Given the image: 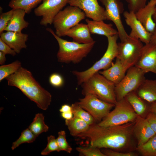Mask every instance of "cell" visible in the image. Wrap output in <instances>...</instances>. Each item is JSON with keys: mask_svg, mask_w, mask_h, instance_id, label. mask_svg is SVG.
Here are the masks:
<instances>
[{"mask_svg": "<svg viewBox=\"0 0 156 156\" xmlns=\"http://www.w3.org/2000/svg\"><path fill=\"white\" fill-rule=\"evenodd\" d=\"M0 51L6 54H10L12 56L15 55L16 53L13 49L3 42L1 38H0Z\"/></svg>", "mask_w": 156, "mask_h": 156, "instance_id": "39", "label": "cell"}, {"mask_svg": "<svg viewBox=\"0 0 156 156\" xmlns=\"http://www.w3.org/2000/svg\"><path fill=\"white\" fill-rule=\"evenodd\" d=\"M148 110L149 111L156 114V101L151 103L149 102Z\"/></svg>", "mask_w": 156, "mask_h": 156, "instance_id": "43", "label": "cell"}, {"mask_svg": "<svg viewBox=\"0 0 156 156\" xmlns=\"http://www.w3.org/2000/svg\"><path fill=\"white\" fill-rule=\"evenodd\" d=\"M14 9L2 13L0 16V34L5 31L12 17Z\"/></svg>", "mask_w": 156, "mask_h": 156, "instance_id": "36", "label": "cell"}, {"mask_svg": "<svg viewBox=\"0 0 156 156\" xmlns=\"http://www.w3.org/2000/svg\"><path fill=\"white\" fill-rule=\"evenodd\" d=\"M68 3L78 7L86 16L93 20H107L105 8L99 5L97 0H68Z\"/></svg>", "mask_w": 156, "mask_h": 156, "instance_id": "13", "label": "cell"}, {"mask_svg": "<svg viewBox=\"0 0 156 156\" xmlns=\"http://www.w3.org/2000/svg\"><path fill=\"white\" fill-rule=\"evenodd\" d=\"M146 73L134 66L129 68L122 80L116 84L115 92L116 100L120 101L129 93L135 91L146 79Z\"/></svg>", "mask_w": 156, "mask_h": 156, "instance_id": "8", "label": "cell"}, {"mask_svg": "<svg viewBox=\"0 0 156 156\" xmlns=\"http://www.w3.org/2000/svg\"><path fill=\"white\" fill-rule=\"evenodd\" d=\"M156 7V0H150L144 7L135 13L137 18L146 30L152 34L156 28L153 18Z\"/></svg>", "mask_w": 156, "mask_h": 156, "instance_id": "17", "label": "cell"}, {"mask_svg": "<svg viewBox=\"0 0 156 156\" xmlns=\"http://www.w3.org/2000/svg\"><path fill=\"white\" fill-rule=\"evenodd\" d=\"M128 3V8L129 12L135 13L146 4L148 0H125Z\"/></svg>", "mask_w": 156, "mask_h": 156, "instance_id": "35", "label": "cell"}, {"mask_svg": "<svg viewBox=\"0 0 156 156\" xmlns=\"http://www.w3.org/2000/svg\"><path fill=\"white\" fill-rule=\"evenodd\" d=\"M137 115L125 97L117 101L113 110L98 124L103 127L121 125L135 121Z\"/></svg>", "mask_w": 156, "mask_h": 156, "instance_id": "6", "label": "cell"}, {"mask_svg": "<svg viewBox=\"0 0 156 156\" xmlns=\"http://www.w3.org/2000/svg\"><path fill=\"white\" fill-rule=\"evenodd\" d=\"M42 0H11L8 6L12 9H21L29 14Z\"/></svg>", "mask_w": 156, "mask_h": 156, "instance_id": "27", "label": "cell"}, {"mask_svg": "<svg viewBox=\"0 0 156 156\" xmlns=\"http://www.w3.org/2000/svg\"><path fill=\"white\" fill-rule=\"evenodd\" d=\"M86 21L91 34L104 35L107 37L118 34L117 30L111 24H106L103 21H91L87 19Z\"/></svg>", "mask_w": 156, "mask_h": 156, "instance_id": "21", "label": "cell"}, {"mask_svg": "<svg viewBox=\"0 0 156 156\" xmlns=\"http://www.w3.org/2000/svg\"><path fill=\"white\" fill-rule=\"evenodd\" d=\"M49 81L51 86L56 88L62 86L64 83V80L62 76L56 73H53L50 75Z\"/></svg>", "mask_w": 156, "mask_h": 156, "instance_id": "37", "label": "cell"}, {"mask_svg": "<svg viewBox=\"0 0 156 156\" xmlns=\"http://www.w3.org/2000/svg\"><path fill=\"white\" fill-rule=\"evenodd\" d=\"M68 0H42V3L34 10L35 15L42 16L40 25L51 24L57 13L68 3Z\"/></svg>", "mask_w": 156, "mask_h": 156, "instance_id": "12", "label": "cell"}, {"mask_svg": "<svg viewBox=\"0 0 156 156\" xmlns=\"http://www.w3.org/2000/svg\"><path fill=\"white\" fill-rule=\"evenodd\" d=\"M143 45L139 39L129 36L118 43V54L116 57L128 69L136 64L140 57Z\"/></svg>", "mask_w": 156, "mask_h": 156, "instance_id": "9", "label": "cell"}, {"mask_svg": "<svg viewBox=\"0 0 156 156\" xmlns=\"http://www.w3.org/2000/svg\"><path fill=\"white\" fill-rule=\"evenodd\" d=\"M118 34L107 37L108 46L103 56L91 67L82 71L74 70L72 73L75 76L78 86L81 85L92 75L101 70H105L109 68L112 64L113 60L118 54L117 40Z\"/></svg>", "mask_w": 156, "mask_h": 156, "instance_id": "5", "label": "cell"}, {"mask_svg": "<svg viewBox=\"0 0 156 156\" xmlns=\"http://www.w3.org/2000/svg\"><path fill=\"white\" fill-rule=\"evenodd\" d=\"M133 133L137 140V147L145 144L156 134L146 118L138 115L133 127Z\"/></svg>", "mask_w": 156, "mask_h": 156, "instance_id": "16", "label": "cell"}, {"mask_svg": "<svg viewBox=\"0 0 156 156\" xmlns=\"http://www.w3.org/2000/svg\"><path fill=\"white\" fill-rule=\"evenodd\" d=\"M146 118L152 129L156 133V114L149 111Z\"/></svg>", "mask_w": 156, "mask_h": 156, "instance_id": "40", "label": "cell"}, {"mask_svg": "<svg viewBox=\"0 0 156 156\" xmlns=\"http://www.w3.org/2000/svg\"><path fill=\"white\" fill-rule=\"evenodd\" d=\"M87 24L79 23L71 28L65 36L71 38L73 41L80 44H88L94 41L92 38Z\"/></svg>", "mask_w": 156, "mask_h": 156, "instance_id": "19", "label": "cell"}, {"mask_svg": "<svg viewBox=\"0 0 156 156\" xmlns=\"http://www.w3.org/2000/svg\"><path fill=\"white\" fill-rule=\"evenodd\" d=\"M37 137L43 132L48 131L49 127L44 122V116L42 113L36 114L32 122L28 128Z\"/></svg>", "mask_w": 156, "mask_h": 156, "instance_id": "26", "label": "cell"}, {"mask_svg": "<svg viewBox=\"0 0 156 156\" xmlns=\"http://www.w3.org/2000/svg\"><path fill=\"white\" fill-rule=\"evenodd\" d=\"M13 9L12 17L5 31L21 32L23 29L27 27L29 25V23L24 19L26 13L22 9Z\"/></svg>", "mask_w": 156, "mask_h": 156, "instance_id": "23", "label": "cell"}, {"mask_svg": "<svg viewBox=\"0 0 156 156\" xmlns=\"http://www.w3.org/2000/svg\"><path fill=\"white\" fill-rule=\"evenodd\" d=\"M28 37L27 34L21 32L7 31L0 34V38L17 53H19L22 49L27 48L26 42Z\"/></svg>", "mask_w": 156, "mask_h": 156, "instance_id": "18", "label": "cell"}, {"mask_svg": "<svg viewBox=\"0 0 156 156\" xmlns=\"http://www.w3.org/2000/svg\"><path fill=\"white\" fill-rule=\"evenodd\" d=\"M47 140V144L46 147L41 152V155H48L53 151H58V148L56 139L54 136L50 135L48 136Z\"/></svg>", "mask_w": 156, "mask_h": 156, "instance_id": "34", "label": "cell"}, {"mask_svg": "<svg viewBox=\"0 0 156 156\" xmlns=\"http://www.w3.org/2000/svg\"><path fill=\"white\" fill-rule=\"evenodd\" d=\"M65 123L70 134L74 137H77L79 134L86 131L90 127V125L85 121L75 116L70 119L65 120Z\"/></svg>", "mask_w": 156, "mask_h": 156, "instance_id": "24", "label": "cell"}, {"mask_svg": "<svg viewBox=\"0 0 156 156\" xmlns=\"http://www.w3.org/2000/svg\"><path fill=\"white\" fill-rule=\"evenodd\" d=\"M137 149L142 156H156V134Z\"/></svg>", "mask_w": 156, "mask_h": 156, "instance_id": "29", "label": "cell"}, {"mask_svg": "<svg viewBox=\"0 0 156 156\" xmlns=\"http://www.w3.org/2000/svg\"><path fill=\"white\" fill-rule=\"evenodd\" d=\"M105 156H136L138 154L133 152L122 153L111 149L104 148L101 150Z\"/></svg>", "mask_w": 156, "mask_h": 156, "instance_id": "38", "label": "cell"}, {"mask_svg": "<svg viewBox=\"0 0 156 156\" xmlns=\"http://www.w3.org/2000/svg\"><path fill=\"white\" fill-rule=\"evenodd\" d=\"M125 22L131 29L129 36L139 39L145 44L150 42L152 34L148 31L137 18L135 13L125 11L123 13Z\"/></svg>", "mask_w": 156, "mask_h": 156, "instance_id": "14", "label": "cell"}, {"mask_svg": "<svg viewBox=\"0 0 156 156\" xmlns=\"http://www.w3.org/2000/svg\"><path fill=\"white\" fill-rule=\"evenodd\" d=\"M21 67V62L18 60L0 66V81L16 72Z\"/></svg>", "mask_w": 156, "mask_h": 156, "instance_id": "30", "label": "cell"}, {"mask_svg": "<svg viewBox=\"0 0 156 156\" xmlns=\"http://www.w3.org/2000/svg\"><path fill=\"white\" fill-rule=\"evenodd\" d=\"M5 79L8 86L18 88L40 109L45 110L50 105L51 94L41 86L27 69L21 66Z\"/></svg>", "mask_w": 156, "mask_h": 156, "instance_id": "2", "label": "cell"}, {"mask_svg": "<svg viewBox=\"0 0 156 156\" xmlns=\"http://www.w3.org/2000/svg\"><path fill=\"white\" fill-rule=\"evenodd\" d=\"M37 137L28 128L23 131L19 138L12 143L11 148L13 150L20 145L23 143H32L35 140Z\"/></svg>", "mask_w": 156, "mask_h": 156, "instance_id": "31", "label": "cell"}, {"mask_svg": "<svg viewBox=\"0 0 156 156\" xmlns=\"http://www.w3.org/2000/svg\"><path fill=\"white\" fill-rule=\"evenodd\" d=\"M61 114L62 118L67 120L71 119L73 116L72 111L61 113Z\"/></svg>", "mask_w": 156, "mask_h": 156, "instance_id": "41", "label": "cell"}, {"mask_svg": "<svg viewBox=\"0 0 156 156\" xmlns=\"http://www.w3.org/2000/svg\"><path fill=\"white\" fill-rule=\"evenodd\" d=\"M142 99L149 103L156 101V79H146L135 91Z\"/></svg>", "mask_w": 156, "mask_h": 156, "instance_id": "22", "label": "cell"}, {"mask_svg": "<svg viewBox=\"0 0 156 156\" xmlns=\"http://www.w3.org/2000/svg\"><path fill=\"white\" fill-rule=\"evenodd\" d=\"M57 41L59 49L57 54L59 62L77 64L80 62L91 51L95 41L88 44H80L63 39L58 36L51 28H46Z\"/></svg>", "mask_w": 156, "mask_h": 156, "instance_id": "3", "label": "cell"}, {"mask_svg": "<svg viewBox=\"0 0 156 156\" xmlns=\"http://www.w3.org/2000/svg\"><path fill=\"white\" fill-rule=\"evenodd\" d=\"M150 42L156 44V28L152 34Z\"/></svg>", "mask_w": 156, "mask_h": 156, "instance_id": "45", "label": "cell"}, {"mask_svg": "<svg viewBox=\"0 0 156 156\" xmlns=\"http://www.w3.org/2000/svg\"><path fill=\"white\" fill-rule=\"evenodd\" d=\"M135 121L106 127L100 126L95 123L77 137L87 140L90 145L100 149L114 150L124 149L130 144Z\"/></svg>", "mask_w": 156, "mask_h": 156, "instance_id": "1", "label": "cell"}, {"mask_svg": "<svg viewBox=\"0 0 156 156\" xmlns=\"http://www.w3.org/2000/svg\"><path fill=\"white\" fill-rule=\"evenodd\" d=\"M76 150L80 155L85 156H105L100 148L90 145L87 147H77Z\"/></svg>", "mask_w": 156, "mask_h": 156, "instance_id": "33", "label": "cell"}, {"mask_svg": "<svg viewBox=\"0 0 156 156\" xmlns=\"http://www.w3.org/2000/svg\"><path fill=\"white\" fill-rule=\"evenodd\" d=\"M76 103L89 112L96 122H100L106 116L115 105L103 101L94 95L87 94Z\"/></svg>", "mask_w": 156, "mask_h": 156, "instance_id": "10", "label": "cell"}, {"mask_svg": "<svg viewBox=\"0 0 156 156\" xmlns=\"http://www.w3.org/2000/svg\"><path fill=\"white\" fill-rule=\"evenodd\" d=\"M59 111L61 113L72 111L71 106H70L67 104H64L62 106Z\"/></svg>", "mask_w": 156, "mask_h": 156, "instance_id": "42", "label": "cell"}, {"mask_svg": "<svg viewBox=\"0 0 156 156\" xmlns=\"http://www.w3.org/2000/svg\"><path fill=\"white\" fill-rule=\"evenodd\" d=\"M86 16L84 12L78 7L69 5L60 11L54 17L53 24L55 34L61 37L71 28L79 23Z\"/></svg>", "mask_w": 156, "mask_h": 156, "instance_id": "7", "label": "cell"}, {"mask_svg": "<svg viewBox=\"0 0 156 156\" xmlns=\"http://www.w3.org/2000/svg\"><path fill=\"white\" fill-rule=\"evenodd\" d=\"M125 97L138 115L141 116L148 109L149 102L140 97L135 91L129 93Z\"/></svg>", "mask_w": 156, "mask_h": 156, "instance_id": "25", "label": "cell"}, {"mask_svg": "<svg viewBox=\"0 0 156 156\" xmlns=\"http://www.w3.org/2000/svg\"><path fill=\"white\" fill-rule=\"evenodd\" d=\"M71 107L73 116L81 119L90 125L95 123L96 121L92 115L80 107L76 102L72 104Z\"/></svg>", "mask_w": 156, "mask_h": 156, "instance_id": "28", "label": "cell"}, {"mask_svg": "<svg viewBox=\"0 0 156 156\" xmlns=\"http://www.w3.org/2000/svg\"><path fill=\"white\" fill-rule=\"evenodd\" d=\"M58 136L56 138L58 150V152L64 151L70 153L72 149L67 142L66 138V133L64 131H61L58 132Z\"/></svg>", "mask_w": 156, "mask_h": 156, "instance_id": "32", "label": "cell"}, {"mask_svg": "<svg viewBox=\"0 0 156 156\" xmlns=\"http://www.w3.org/2000/svg\"><path fill=\"white\" fill-rule=\"evenodd\" d=\"M82 94H91L107 103L116 105L115 84L97 72L81 85Z\"/></svg>", "mask_w": 156, "mask_h": 156, "instance_id": "4", "label": "cell"}, {"mask_svg": "<svg viewBox=\"0 0 156 156\" xmlns=\"http://www.w3.org/2000/svg\"><path fill=\"white\" fill-rule=\"evenodd\" d=\"M105 7L107 20L112 21L115 25L119 38L122 41L128 38L121 19V14L124 12L122 3L120 0H99Z\"/></svg>", "mask_w": 156, "mask_h": 156, "instance_id": "11", "label": "cell"}, {"mask_svg": "<svg viewBox=\"0 0 156 156\" xmlns=\"http://www.w3.org/2000/svg\"><path fill=\"white\" fill-rule=\"evenodd\" d=\"M6 54L3 52L0 51V64L1 65H3L6 61V58L5 57Z\"/></svg>", "mask_w": 156, "mask_h": 156, "instance_id": "44", "label": "cell"}, {"mask_svg": "<svg viewBox=\"0 0 156 156\" xmlns=\"http://www.w3.org/2000/svg\"><path fill=\"white\" fill-rule=\"evenodd\" d=\"M135 66L146 73L151 72L156 75V44L150 42L143 45L140 58Z\"/></svg>", "mask_w": 156, "mask_h": 156, "instance_id": "15", "label": "cell"}, {"mask_svg": "<svg viewBox=\"0 0 156 156\" xmlns=\"http://www.w3.org/2000/svg\"><path fill=\"white\" fill-rule=\"evenodd\" d=\"M127 70L120 60L116 57L115 62L112 64L111 66L106 69L98 72L116 85L123 78Z\"/></svg>", "mask_w": 156, "mask_h": 156, "instance_id": "20", "label": "cell"}, {"mask_svg": "<svg viewBox=\"0 0 156 156\" xmlns=\"http://www.w3.org/2000/svg\"><path fill=\"white\" fill-rule=\"evenodd\" d=\"M153 18L156 25V7L155 9V12L153 16Z\"/></svg>", "mask_w": 156, "mask_h": 156, "instance_id": "46", "label": "cell"}]
</instances>
